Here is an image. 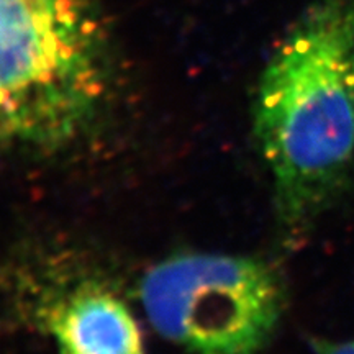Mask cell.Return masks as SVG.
I'll use <instances>...</instances> for the list:
<instances>
[{
  "label": "cell",
  "mask_w": 354,
  "mask_h": 354,
  "mask_svg": "<svg viewBox=\"0 0 354 354\" xmlns=\"http://www.w3.org/2000/svg\"><path fill=\"white\" fill-rule=\"evenodd\" d=\"M254 135L279 218L304 232L354 165V0H313L292 26L261 77Z\"/></svg>",
  "instance_id": "cell-1"
},
{
  "label": "cell",
  "mask_w": 354,
  "mask_h": 354,
  "mask_svg": "<svg viewBox=\"0 0 354 354\" xmlns=\"http://www.w3.org/2000/svg\"><path fill=\"white\" fill-rule=\"evenodd\" d=\"M140 299L159 335L192 354H258L282 315L272 266L251 256L180 254L153 266Z\"/></svg>",
  "instance_id": "cell-2"
},
{
  "label": "cell",
  "mask_w": 354,
  "mask_h": 354,
  "mask_svg": "<svg viewBox=\"0 0 354 354\" xmlns=\"http://www.w3.org/2000/svg\"><path fill=\"white\" fill-rule=\"evenodd\" d=\"M318 354H354V338L342 343H318Z\"/></svg>",
  "instance_id": "cell-4"
},
{
  "label": "cell",
  "mask_w": 354,
  "mask_h": 354,
  "mask_svg": "<svg viewBox=\"0 0 354 354\" xmlns=\"http://www.w3.org/2000/svg\"><path fill=\"white\" fill-rule=\"evenodd\" d=\"M50 330L61 354H143L138 323L104 290L71 295L51 312Z\"/></svg>",
  "instance_id": "cell-3"
}]
</instances>
